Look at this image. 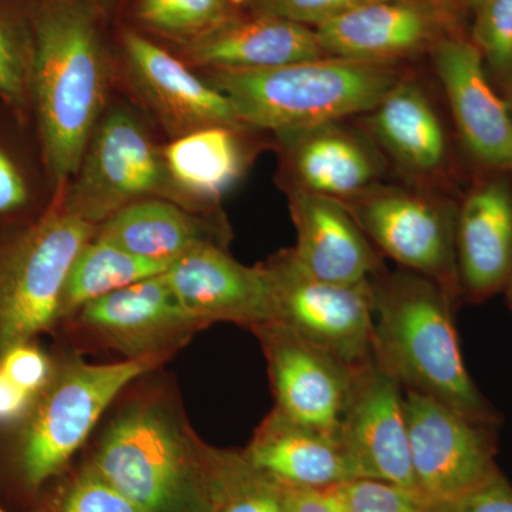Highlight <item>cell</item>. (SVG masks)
<instances>
[{"mask_svg":"<svg viewBox=\"0 0 512 512\" xmlns=\"http://www.w3.org/2000/svg\"><path fill=\"white\" fill-rule=\"evenodd\" d=\"M0 370L20 389L39 397L53 377L52 363L42 349L29 342L10 346L0 355Z\"/></svg>","mask_w":512,"mask_h":512,"instance_id":"33","label":"cell"},{"mask_svg":"<svg viewBox=\"0 0 512 512\" xmlns=\"http://www.w3.org/2000/svg\"><path fill=\"white\" fill-rule=\"evenodd\" d=\"M252 330L268 357L275 410L303 426L338 430L362 366L348 365L281 322L262 323Z\"/></svg>","mask_w":512,"mask_h":512,"instance_id":"11","label":"cell"},{"mask_svg":"<svg viewBox=\"0 0 512 512\" xmlns=\"http://www.w3.org/2000/svg\"><path fill=\"white\" fill-rule=\"evenodd\" d=\"M164 160L126 111H113L94 131L64 207L96 224L163 185Z\"/></svg>","mask_w":512,"mask_h":512,"instance_id":"10","label":"cell"},{"mask_svg":"<svg viewBox=\"0 0 512 512\" xmlns=\"http://www.w3.org/2000/svg\"><path fill=\"white\" fill-rule=\"evenodd\" d=\"M505 295H507L508 305H510L512 311V284L505 289Z\"/></svg>","mask_w":512,"mask_h":512,"instance_id":"42","label":"cell"},{"mask_svg":"<svg viewBox=\"0 0 512 512\" xmlns=\"http://www.w3.org/2000/svg\"><path fill=\"white\" fill-rule=\"evenodd\" d=\"M332 490L343 512H430L419 494L375 478H355Z\"/></svg>","mask_w":512,"mask_h":512,"instance_id":"30","label":"cell"},{"mask_svg":"<svg viewBox=\"0 0 512 512\" xmlns=\"http://www.w3.org/2000/svg\"><path fill=\"white\" fill-rule=\"evenodd\" d=\"M59 512H141L92 466L67 488Z\"/></svg>","mask_w":512,"mask_h":512,"instance_id":"31","label":"cell"},{"mask_svg":"<svg viewBox=\"0 0 512 512\" xmlns=\"http://www.w3.org/2000/svg\"><path fill=\"white\" fill-rule=\"evenodd\" d=\"M429 508L430 512H512V485L498 470L468 493Z\"/></svg>","mask_w":512,"mask_h":512,"instance_id":"34","label":"cell"},{"mask_svg":"<svg viewBox=\"0 0 512 512\" xmlns=\"http://www.w3.org/2000/svg\"><path fill=\"white\" fill-rule=\"evenodd\" d=\"M471 15L468 37L501 87L512 66V0H483Z\"/></svg>","mask_w":512,"mask_h":512,"instance_id":"29","label":"cell"},{"mask_svg":"<svg viewBox=\"0 0 512 512\" xmlns=\"http://www.w3.org/2000/svg\"><path fill=\"white\" fill-rule=\"evenodd\" d=\"M239 130L211 126L183 134L164 150L168 174L194 197L217 200L238 183L247 165Z\"/></svg>","mask_w":512,"mask_h":512,"instance_id":"24","label":"cell"},{"mask_svg":"<svg viewBox=\"0 0 512 512\" xmlns=\"http://www.w3.org/2000/svg\"><path fill=\"white\" fill-rule=\"evenodd\" d=\"M92 467L141 512H211L202 447L154 407L121 416Z\"/></svg>","mask_w":512,"mask_h":512,"instance_id":"4","label":"cell"},{"mask_svg":"<svg viewBox=\"0 0 512 512\" xmlns=\"http://www.w3.org/2000/svg\"><path fill=\"white\" fill-rule=\"evenodd\" d=\"M446 20L448 29L454 36H468L466 10L458 0H426Z\"/></svg>","mask_w":512,"mask_h":512,"instance_id":"39","label":"cell"},{"mask_svg":"<svg viewBox=\"0 0 512 512\" xmlns=\"http://www.w3.org/2000/svg\"><path fill=\"white\" fill-rule=\"evenodd\" d=\"M211 512H285L281 485L245 453L202 447Z\"/></svg>","mask_w":512,"mask_h":512,"instance_id":"27","label":"cell"},{"mask_svg":"<svg viewBox=\"0 0 512 512\" xmlns=\"http://www.w3.org/2000/svg\"><path fill=\"white\" fill-rule=\"evenodd\" d=\"M94 224L57 208L0 251V355L59 319L74 259Z\"/></svg>","mask_w":512,"mask_h":512,"instance_id":"6","label":"cell"},{"mask_svg":"<svg viewBox=\"0 0 512 512\" xmlns=\"http://www.w3.org/2000/svg\"><path fill=\"white\" fill-rule=\"evenodd\" d=\"M28 200L25 181L5 154L0 151V212L22 207Z\"/></svg>","mask_w":512,"mask_h":512,"instance_id":"38","label":"cell"},{"mask_svg":"<svg viewBox=\"0 0 512 512\" xmlns=\"http://www.w3.org/2000/svg\"><path fill=\"white\" fill-rule=\"evenodd\" d=\"M258 470L289 487L329 488L362 478L339 431L313 429L274 410L245 451Z\"/></svg>","mask_w":512,"mask_h":512,"instance_id":"20","label":"cell"},{"mask_svg":"<svg viewBox=\"0 0 512 512\" xmlns=\"http://www.w3.org/2000/svg\"><path fill=\"white\" fill-rule=\"evenodd\" d=\"M0 512H8V511L3 510V508H2V507H0Z\"/></svg>","mask_w":512,"mask_h":512,"instance_id":"43","label":"cell"},{"mask_svg":"<svg viewBox=\"0 0 512 512\" xmlns=\"http://www.w3.org/2000/svg\"><path fill=\"white\" fill-rule=\"evenodd\" d=\"M501 89H503L504 100L505 103H507L508 109H510L512 116V66L510 72L507 74V77H505L503 84H501Z\"/></svg>","mask_w":512,"mask_h":512,"instance_id":"40","label":"cell"},{"mask_svg":"<svg viewBox=\"0 0 512 512\" xmlns=\"http://www.w3.org/2000/svg\"><path fill=\"white\" fill-rule=\"evenodd\" d=\"M80 319L130 357L158 353L161 343L202 326L177 301L164 274L87 303Z\"/></svg>","mask_w":512,"mask_h":512,"instance_id":"22","label":"cell"},{"mask_svg":"<svg viewBox=\"0 0 512 512\" xmlns=\"http://www.w3.org/2000/svg\"><path fill=\"white\" fill-rule=\"evenodd\" d=\"M338 431L362 478L386 481L417 494L403 387L373 360L356 372Z\"/></svg>","mask_w":512,"mask_h":512,"instance_id":"14","label":"cell"},{"mask_svg":"<svg viewBox=\"0 0 512 512\" xmlns=\"http://www.w3.org/2000/svg\"><path fill=\"white\" fill-rule=\"evenodd\" d=\"M406 73L403 63L322 56L269 69L212 70L210 84L228 97L245 127L282 137L365 116Z\"/></svg>","mask_w":512,"mask_h":512,"instance_id":"2","label":"cell"},{"mask_svg":"<svg viewBox=\"0 0 512 512\" xmlns=\"http://www.w3.org/2000/svg\"><path fill=\"white\" fill-rule=\"evenodd\" d=\"M164 276L180 305L202 326L228 320L254 329L276 320L269 269L239 264L210 242L175 259Z\"/></svg>","mask_w":512,"mask_h":512,"instance_id":"13","label":"cell"},{"mask_svg":"<svg viewBox=\"0 0 512 512\" xmlns=\"http://www.w3.org/2000/svg\"><path fill=\"white\" fill-rule=\"evenodd\" d=\"M363 121L407 184L441 191L450 168V143L439 111L416 77L404 74Z\"/></svg>","mask_w":512,"mask_h":512,"instance_id":"15","label":"cell"},{"mask_svg":"<svg viewBox=\"0 0 512 512\" xmlns=\"http://www.w3.org/2000/svg\"><path fill=\"white\" fill-rule=\"evenodd\" d=\"M328 56L403 63L454 36L426 0H375L315 28Z\"/></svg>","mask_w":512,"mask_h":512,"instance_id":"16","label":"cell"},{"mask_svg":"<svg viewBox=\"0 0 512 512\" xmlns=\"http://www.w3.org/2000/svg\"><path fill=\"white\" fill-rule=\"evenodd\" d=\"M128 63L138 86L158 113L184 134L211 126L247 128L224 93L137 33L124 37Z\"/></svg>","mask_w":512,"mask_h":512,"instance_id":"21","label":"cell"},{"mask_svg":"<svg viewBox=\"0 0 512 512\" xmlns=\"http://www.w3.org/2000/svg\"><path fill=\"white\" fill-rule=\"evenodd\" d=\"M43 148L57 185L79 171L106 94V69L89 15L56 8L39 20L30 66Z\"/></svg>","mask_w":512,"mask_h":512,"instance_id":"3","label":"cell"},{"mask_svg":"<svg viewBox=\"0 0 512 512\" xmlns=\"http://www.w3.org/2000/svg\"><path fill=\"white\" fill-rule=\"evenodd\" d=\"M99 238L141 258L173 264L205 241L190 215L161 200H138L103 222Z\"/></svg>","mask_w":512,"mask_h":512,"instance_id":"25","label":"cell"},{"mask_svg":"<svg viewBox=\"0 0 512 512\" xmlns=\"http://www.w3.org/2000/svg\"><path fill=\"white\" fill-rule=\"evenodd\" d=\"M36 399L0 370V427L22 424L35 406Z\"/></svg>","mask_w":512,"mask_h":512,"instance_id":"37","label":"cell"},{"mask_svg":"<svg viewBox=\"0 0 512 512\" xmlns=\"http://www.w3.org/2000/svg\"><path fill=\"white\" fill-rule=\"evenodd\" d=\"M167 262L141 258L106 239H90L74 259L64 286L59 319L101 296L167 271Z\"/></svg>","mask_w":512,"mask_h":512,"instance_id":"26","label":"cell"},{"mask_svg":"<svg viewBox=\"0 0 512 512\" xmlns=\"http://www.w3.org/2000/svg\"><path fill=\"white\" fill-rule=\"evenodd\" d=\"M461 296L483 302L512 284V185L503 174L477 181L457 204Z\"/></svg>","mask_w":512,"mask_h":512,"instance_id":"18","label":"cell"},{"mask_svg":"<svg viewBox=\"0 0 512 512\" xmlns=\"http://www.w3.org/2000/svg\"><path fill=\"white\" fill-rule=\"evenodd\" d=\"M279 485L285 512H343L332 487L303 488Z\"/></svg>","mask_w":512,"mask_h":512,"instance_id":"36","label":"cell"},{"mask_svg":"<svg viewBox=\"0 0 512 512\" xmlns=\"http://www.w3.org/2000/svg\"><path fill=\"white\" fill-rule=\"evenodd\" d=\"M375 0H251L249 12L292 20L315 29Z\"/></svg>","mask_w":512,"mask_h":512,"instance_id":"32","label":"cell"},{"mask_svg":"<svg viewBox=\"0 0 512 512\" xmlns=\"http://www.w3.org/2000/svg\"><path fill=\"white\" fill-rule=\"evenodd\" d=\"M458 2H460V5L463 6L467 13H473L483 0H458Z\"/></svg>","mask_w":512,"mask_h":512,"instance_id":"41","label":"cell"},{"mask_svg":"<svg viewBox=\"0 0 512 512\" xmlns=\"http://www.w3.org/2000/svg\"><path fill=\"white\" fill-rule=\"evenodd\" d=\"M249 6L251 0H140L137 15L148 28L192 42Z\"/></svg>","mask_w":512,"mask_h":512,"instance_id":"28","label":"cell"},{"mask_svg":"<svg viewBox=\"0 0 512 512\" xmlns=\"http://www.w3.org/2000/svg\"><path fill=\"white\" fill-rule=\"evenodd\" d=\"M403 402L417 494L427 504L454 500L497 473L493 427L413 390L403 389Z\"/></svg>","mask_w":512,"mask_h":512,"instance_id":"8","label":"cell"},{"mask_svg":"<svg viewBox=\"0 0 512 512\" xmlns=\"http://www.w3.org/2000/svg\"><path fill=\"white\" fill-rule=\"evenodd\" d=\"M274 282L276 320L353 367L372 362L373 281L340 285L303 271L291 251L266 266Z\"/></svg>","mask_w":512,"mask_h":512,"instance_id":"9","label":"cell"},{"mask_svg":"<svg viewBox=\"0 0 512 512\" xmlns=\"http://www.w3.org/2000/svg\"><path fill=\"white\" fill-rule=\"evenodd\" d=\"M29 79L30 69L18 40L0 25V94L20 103L25 99Z\"/></svg>","mask_w":512,"mask_h":512,"instance_id":"35","label":"cell"},{"mask_svg":"<svg viewBox=\"0 0 512 512\" xmlns=\"http://www.w3.org/2000/svg\"><path fill=\"white\" fill-rule=\"evenodd\" d=\"M372 359L404 390L426 394L483 426L500 416L473 382L461 355L454 308L436 282L400 269L373 279Z\"/></svg>","mask_w":512,"mask_h":512,"instance_id":"1","label":"cell"},{"mask_svg":"<svg viewBox=\"0 0 512 512\" xmlns=\"http://www.w3.org/2000/svg\"><path fill=\"white\" fill-rule=\"evenodd\" d=\"M429 55L468 156L485 170L512 173L511 111L470 37H443Z\"/></svg>","mask_w":512,"mask_h":512,"instance_id":"12","label":"cell"},{"mask_svg":"<svg viewBox=\"0 0 512 512\" xmlns=\"http://www.w3.org/2000/svg\"><path fill=\"white\" fill-rule=\"evenodd\" d=\"M188 59L211 70H256L328 56L315 29L247 12L188 42Z\"/></svg>","mask_w":512,"mask_h":512,"instance_id":"23","label":"cell"},{"mask_svg":"<svg viewBox=\"0 0 512 512\" xmlns=\"http://www.w3.org/2000/svg\"><path fill=\"white\" fill-rule=\"evenodd\" d=\"M281 138L292 191L348 202L383 184L389 163L365 128L330 121Z\"/></svg>","mask_w":512,"mask_h":512,"instance_id":"17","label":"cell"},{"mask_svg":"<svg viewBox=\"0 0 512 512\" xmlns=\"http://www.w3.org/2000/svg\"><path fill=\"white\" fill-rule=\"evenodd\" d=\"M289 207L296 229L291 255L303 271L340 285L363 284L386 272L380 252L342 201L291 191Z\"/></svg>","mask_w":512,"mask_h":512,"instance_id":"19","label":"cell"},{"mask_svg":"<svg viewBox=\"0 0 512 512\" xmlns=\"http://www.w3.org/2000/svg\"><path fill=\"white\" fill-rule=\"evenodd\" d=\"M373 247L403 269L436 282L458 303L457 204L440 190L380 184L343 202Z\"/></svg>","mask_w":512,"mask_h":512,"instance_id":"7","label":"cell"},{"mask_svg":"<svg viewBox=\"0 0 512 512\" xmlns=\"http://www.w3.org/2000/svg\"><path fill=\"white\" fill-rule=\"evenodd\" d=\"M163 353L111 365L74 363L53 375L23 421L19 466L30 487L56 476L83 446L117 394L160 363Z\"/></svg>","mask_w":512,"mask_h":512,"instance_id":"5","label":"cell"}]
</instances>
